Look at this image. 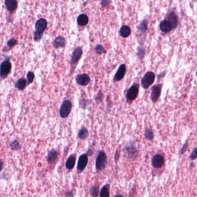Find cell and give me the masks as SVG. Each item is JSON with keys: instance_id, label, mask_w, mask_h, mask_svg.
Returning a JSON list of instances; mask_svg holds the SVG:
<instances>
[{"instance_id": "12", "label": "cell", "mask_w": 197, "mask_h": 197, "mask_svg": "<svg viewBox=\"0 0 197 197\" xmlns=\"http://www.w3.org/2000/svg\"><path fill=\"white\" fill-rule=\"evenodd\" d=\"M76 81L78 84L81 86H86L90 83L91 80L90 76L88 75L83 73L76 76Z\"/></svg>"}, {"instance_id": "28", "label": "cell", "mask_w": 197, "mask_h": 197, "mask_svg": "<svg viewBox=\"0 0 197 197\" xmlns=\"http://www.w3.org/2000/svg\"><path fill=\"white\" fill-rule=\"evenodd\" d=\"M136 55L140 60H142L145 55V49L143 47H138Z\"/></svg>"}, {"instance_id": "29", "label": "cell", "mask_w": 197, "mask_h": 197, "mask_svg": "<svg viewBox=\"0 0 197 197\" xmlns=\"http://www.w3.org/2000/svg\"><path fill=\"white\" fill-rule=\"evenodd\" d=\"M10 147L11 149L13 150H18L20 149L21 145H20V143L17 140H14L10 143Z\"/></svg>"}, {"instance_id": "30", "label": "cell", "mask_w": 197, "mask_h": 197, "mask_svg": "<svg viewBox=\"0 0 197 197\" xmlns=\"http://www.w3.org/2000/svg\"><path fill=\"white\" fill-rule=\"evenodd\" d=\"M95 50L96 53L97 54H102L105 53L106 52V50H105V48L101 44H97L95 46Z\"/></svg>"}, {"instance_id": "27", "label": "cell", "mask_w": 197, "mask_h": 197, "mask_svg": "<svg viewBox=\"0 0 197 197\" xmlns=\"http://www.w3.org/2000/svg\"><path fill=\"white\" fill-rule=\"evenodd\" d=\"M90 194L92 197H98L99 194V188L95 185L92 186L90 188Z\"/></svg>"}, {"instance_id": "32", "label": "cell", "mask_w": 197, "mask_h": 197, "mask_svg": "<svg viewBox=\"0 0 197 197\" xmlns=\"http://www.w3.org/2000/svg\"><path fill=\"white\" fill-rule=\"evenodd\" d=\"M27 81H28V84L31 83L33 81L34 79V73H32L31 72H28L27 75Z\"/></svg>"}, {"instance_id": "2", "label": "cell", "mask_w": 197, "mask_h": 197, "mask_svg": "<svg viewBox=\"0 0 197 197\" xmlns=\"http://www.w3.org/2000/svg\"><path fill=\"white\" fill-rule=\"evenodd\" d=\"M47 22L44 18H40L36 22V31L34 33V39L35 41H39L41 39L43 33L47 27Z\"/></svg>"}, {"instance_id": "23", "label": "cell", "mask_w": 197, "mask_h": 197, "mask_svg": "<svg viewBox=\"0 0 197 197\" xmlns=\"http://www.w3.org/2000/svg\"><path fill=\"white\" fill-rule=\"evenodd\" d=\"M88 135L89 133L88 129L85 127H83L77 133V137L80 139L84 140L86 139L88 136Z\"/></svg>"}, {"instance_id": "15", "label": "cell", "mask_w": 197, "mask_h": 197, "mask_svg": "<svg viewBox=\"0 0 197 197\" xmlns=\"http://www.w3.org/2000/svg\"><path fill=\"white\" fill-rule=\"evenodd\" d=\"M159 29L162 32L167 34L170 32L173 29V28L170 22L166 19H165L160 23Z\"/></svg>"}, {"instance_id": "36", "label": "cell", "mask_w": 197, "mask_h": 197, "mask_svg": "<svg viewBox=\"0 0 197 197\" xmlns=\"http://www.w3.org/2000/svg\"><path fill=\"white\" fill-rule=\"evenodd\" d=\"M16 42H17L16 40H15V39H10V40L8 42L7 44H8V47H12L14 46L16 44Z\"/></svg>"}, {"instance_id": "40", "label": "cell", "mask_w": 197, "mask_h": 197, "mask_svg": "<svg viewBox=\"0 0 197 197\" xmlns=\"http://www.w3.org/2000/svg\"><path fill=\"white\" fill-rule=\"evenodd\" d=\"M165 75V72H162V73H161L158 76V78H159V77H160V78L161 79H162L164 76ZM159 78V79H160ZM159 79H158V80H159Z\"/></svg>"}, {"instance_id": "25", "label": "cell", "mask_w": 197, "mask_h": 197, "mask_svg": "<svg viewBox=\"0 0 197 197\" xmlns=\"http://www.w3.org/2000/svg\"><path fill=\"white\" fill-rule=\"evenodd\" d=\"M26 85H27V81L25 79H23V78H21V79H19L17 82L16 83V84H15V86L19 90H22L23 89H24L26 87Z\"/></svg>"}, {"instance_id": "39", "label": "cell", "mask_w": 197, "mask_h": 197, "mask_svg": "<svg viewBox=\"0 0 197 197\" xmlns=\"http://www.w3.org/2000/svg\"><path fill=\"white\" fill-rule=\"evenodd\" d=\"M74 195V193L72 190H69L66 192L65 196L66 197H73Z\"/></svg>"}, {"instance_id": "34", "label": "cell", "mask_w": 197, "mask_h": 197, "mask_svg": "<svg viewBox=\"0 0 197 197\" xmlns=\"http://www.w3.org/2000/svg\"><path fill=\"white\" fill-rule=\"evenodd\" d=\"M102 98H103V94H102V92H101V91H99V92L98 93V94L96 95V97L95 98V99L96 100V102H97L98 103H100V102H102Z\"/></svg>"}, {"instance_id": "26", "label": "cell", "mask_w": 197, "mask_h": 197, "mask_svg": "<svg viewBox=\"0 0 197 197\" xmlns=\"http://www.w3.org/2000/svg\"><path fill=\"white\" fill-rule=\"evenodd\" d=\"M144 136L145 138L148 140H152L154 137V133L153 131L151 128H147L144 131Z\"/></svg>"}, {"instance_id": "42", "label": "cell", "mask_w": 197, "mask_h": 197, "mask_svg": "<svg viewBox=\"0 0 197 197\" xmlns=\"http://www.w3.org/2000/svg\"><path fill=\"white\" fill-rule=\"evenodd\" d=\"M113 197H124V196L121 194H116Z\"/></svg>"}, {"instance_id": "11", "label": "cell", "mask_w": 197, "mask_h": 197, "mask_svg": "<svg viewBox=\"0 0 197 197\" xmlns=\"http://www.w3.org/2000/svg\"><path fill=\"white\" fill-rule=\"evenodd\" d=\"M164 157L160 154H155L151 159V164L154 168H161L164 165Z\"/></svg>"}, {"instance_id": "1", "label": "cell", "mask_w": 197, "mask_h": 197, "mask_svg": "<svg viewBox=\"0 0 197 197\" xmlns=\"http://www.w3.org/2000/svg\"><path fill=\"white\" fill-rule=\"evenodd\" d=\"M123 152L125 157L130 160L136 159L139 154L137 146L132 142H129L125 145L123 148Z\"/></svg>"}, {"instance_id": "14", "label": "cell", "mask_w": 197, "mask_h": 197, "mask_svg": "<svg viewBox=\"0 0 197 197\" xmlns=\"http://www.w3.org/2000/svg\"><path fill=\"white\" fill-rule=\"evenodd\" d=\"M177 14L174 11H171L167 16V20H168L172 25L173 29H175L179 23V19Z\"/></svg>"}, {"instance_id": "20", "label": "cell", "mask_w": 197, "mask_h": 197, "mask_svg": "<svg viewBox=\"0 0 197 197\" xmlns=\"http://www.w3.org/2000/svg\"><path fill=\"white\" fill-rule=\"evenodd\" d=\"M5 5L9 11H14L17 7V2L16 0H6L5 1Z\"/></svg>"}, {"instance_id": "9", "label": "cell", "mask_w": 197, "mask_h": 197, "mask_svg": "<svg viewBox=\"0 0 197 197\" xmlns=\"http://www.w3.org/2000/svg\"><path fill=\"white\" fill-rule=\"evenodd\" d=\"M88 158L87 153L83 154L79 157L77 165V170L78 173H81L85 169L88 163Z\"/></svg>"}, {"instance_id": "6", "label": "cell", "mask_w": 197, "mask_h": 197, "mask_svg": "<svg viewBox=\"0 0 197 197\" xmlns=\"http://www.w3.org/2000/svg\"><path fill=\"white\" fill-rule=\"evenodd\" d=\"M72 109V103L69 100H65L62 103L60 109V116L61 118L67 117Z\"/></svg>"}, {"instance_id": "13", "label": "cell", "mask_w": 197, "mask_h": 197, "mask_svg": "<svg viewBox=\"0 0 197 197\" xmlns=\"http://www.w3.org/2000/svg\"><path fill=\"white\" fill-rule=\"evenodd\" d=\"M126 70H127V68H126L125 65L124 64L120 65V66H119L118 69H117V70L115 74V76L113 78L114 81H119L121 80L125 76V74L126 73Z\"/></svg>"}, {"instance_id": "38", "label": "cell", "mask_w": 197, "mask_h": 197, "mask_svg": "<svg viewBox=\"0 0 197 197\" xmlns=\"http://www.w3.org/2000/svg\"><path fill=\"white\" fill-rule=\"evenodd\" d=\"M110 3V1H109L108 0H103V1H102L101 2V5L103 7H106V6H108Z\"/></svg>"}, {"instance_id": "3", "label": "cell", "mask_w": 197, "mask_h": 197, "mask_svg": "<svg viewBox=\"0 0 197 197\" xmlns=\"http://www.w3.org/2000/svg\"><path fill=\"white\" fill-rule=\"evenodd\" d=\"M107 158L105 152L103 151H100L95 161V167L96 170L99 171L103 170L107 165Z\"/></svg>"}, {"instance_id": "18", "label": "cell", "mask_w": 197, "mask_h": 197, "mask_svg": "<svg viewBox=\"0 0 197 197\" xmlns=\"http://www.w3.org/2000/svg\"><path fill=\"white\" fill-rule=\"evenodd\" d=\"M88 17L86 14L82 13L79 15L77 18V23L81 27L86 26L88 23Z\"/></svg>"}, {"instance_id": "41", "label": "cell", "mask_w": 197, "mask_h": 197, "mask_svg": "<svg viewBox=\"0 0 197 197\" xmlns=\"http://www.w3.org/2000/svg\"><path fill=\"white\" fill-rule=\"evenodd\" d=\"M3 167V163L1 160H0V172L2 170Z\"/></svg>"}, {"instance_id": "31", "label": "cell", "mask_w": 197, "mask_h": 197, "mask_svg": "<svg viewBox=\"0 0 197 197\" xmlns=\"http://www.w3.org/2000/svg\"><path fill=\"white\" fill-rule=\"evenodd\" d=\"M91 100L90 99H83L80 102V107H83V109H85L86 106L89 105V104L91 103Z\"/></svg>"}, {"instance_id": "10", "label": "cell", "mask_w": 197, "mask_h": 197, "mask_svg": "<svg viewBox=\"0 0 197 197\" xmlns=\"http://www.w3.org/2000/svg\"><path fill=\"white\" fill-rule=\"evenodd\" d=\"M83 54V50L82 47L80 46L77 47L73 51L72 56H71V59H70V63H71V66H75L76 65L80 59L81 57Z\"/></svg>"}, {"instance_id": "22", "label": "cell", "mask_w": 197, "mask_h": 197, "mask_svg": "<svg viewBox=\"0 0 197 197\" xmlns=\"http://www.w3.org/2000/svg\"><path fill=\"white\" fill-rule=\"evenodd\" d=\"M99 196L110 197V185L109 184H106L102 187L100 191Z\"/></svg>"}, {"instance_id": "4", "label": "cell", "mask_w": 197, "mask_h": 197, "mask_svg": "<svg viewBox=\"0 0 197 197\" xmlns=\"http://www.w3.org/2000/svg\"><path fill=\"white\" fill-rule=\"evenodd\" d=\"M155 78V75L153 72L148 71L146 72L140 81L142 87L144 89L148 88L154 83Z\"/></svg>"}, {"instance_id": "19", "label": "cell", "mask_w": 197, "mask_h": 197, "mask_svg": "<svg viewBox=\"0 0 197 197\" xmlns=\"http://www.w3.org/2000/svg\"><path fill=\"white\" fill-rule=\"evenodd\" d=\"M120 35L122 38H127L131 34V30L129 26L128 25H122L119 31Z\"/></svg>"}, {"instance_id": "17", "label": "cell", "mask_w": 197, "mask_h": 197, "mask_svg": "<svg viewBox=\"0 0 197 197\" xmlns=\"http://www.w3.org/2000/svg\"><path fill=\"white\" fill-rule=\"evenodd\" d=\"M58 156L57 151L55 149H51L47 154V161L49 163H53L55 162Z\"/></svg>"}, {"instance_id": "8", "label": "cell", "mask_w": 197, "mask_h": 197, "mask_svg": "<svg viewBox=\"0 0 197 197\" xmlns=\"http://www.w3.org/2000/svg\"><path fill=\"white\" fill-rule=\"evenodd\" d=\"M162 84H158L152 87L150 98L154 103L157 102L158 99L159 98L162 90Z\"/></svg>"}, {"instance_id": "5", "label": "cell", "mask_w": 197, "mask_h": 197, "mask_svg": "<svg viewBox=\"0 0 197 197\" xmlns=\"http://www.w3.org/2000/svg\"><path fill=\"white\" fill-rule=\"evenodd\" d=\"M139 85L137 83L133 84L127 90L126 94V98L127 102H131L135 100L138 95Z\"/></svg>"}, {"instance_id": "37", "label": "cell", "mask_w": 197, "mask_h": 197, "mask_svg": "<svg viewBox=\"0 0 197 197\" xmlns=\"http://www.w3.org/2000/svg\"><path fill=\"white\" fill-rule=\"evenodd\" d=\"M120 150H117L116 153H115V155H114V161L116 163H117V161L118 160L119 157H120Z\"/></svg>"}, {"instance_id": "21", "label": "cell", "mask_w": 197, "mask_h": 197, "mask_svg": "<svg viewBox=\"0 0 197 197\" xmlns=\"http://www.w3.org/2000/svg\"><path fill=\"white\" fill-rule=\"evenodd\" d=\"M53 45L55 48L62 47L65 45V39L62 36L57 37L53 42Z\"/></svg>"}, {"instance_id": "35", "label": "cell", "mask_w": 197, "mask_h": 197, "mask_svg": "<svg viewBox=\"0 0 197 197\" xmlns=\"http://www.w3.org/2000/svg\"><path fill=\"white\" fill-rule=\"evenodd\" d=\"M196 151H197V148L195 147L194 150H192V153H191V155L189 156V158L191 160H195L196 158L197 155H196Z\"/></svg>"}, {"instance_id": "16", "label": "cell", "mask_w": 197, "mask_h": 197, "mask_svg": "<svg viewBox=\"0 0 197 197\" xmlns=\"http://www.w3.org/2000/svg\"><path fill=\"white\" fill-rule=\"evenodd\" d=\"M76 155L75 154H71L66 159L65 162V167L68 170H72L75 165Z\"/></svg>"}, {"instance_id": "24", "label": "cell", "mask_w": 197, "mask_h": 197, "mask_svg": "<svg viewBox=\"0 0 197 197\" xmlns=\"http://www.w3.org/2000/svg\"><path fill=\"white\" fill-rule=\"evenodd\" d=\"M148 28V21L146 19L140 22L139 25L137 27V30L140 33H144Z\"/></svg>"}, {"instance_id": "33", "label": "cell", "mask_w": 197, "mask_h": 197, "mask_svg": "<svg viewBox=\"0 0 197 197\" xmlns=\"http://www.w3.org/2000/svg\"><path fill=\"white\" fill-rule=\"evenodd\" d=\"M187 148H188V143H187V142H186L183 145L181 148L180 149V151H179V155L181 156L182 154H183L186 151Z\"/></svg>"}, {"instance_id": "7", "label": "cell", "mask_w": 197, "mask_h": 197, "mask_svg": "<svg viewBox=\"0 0 197 197\" xmlns=\"http://www.w3.org/2000/svg\"><path fill=\"white\" fill-rule=\"evenodd\" d=\"M12 68V65L9 60L3 61L0 65V77L5 78L9 74Z\"/></svg>"}]
</instances>
